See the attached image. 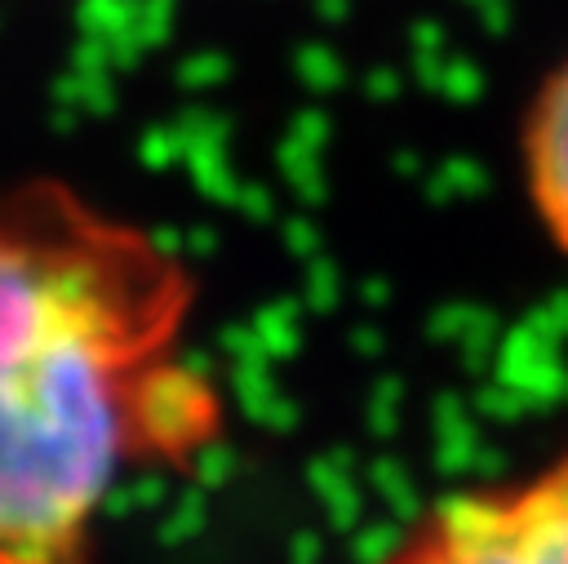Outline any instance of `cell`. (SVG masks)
I'll return each instance as SVG.
<instances>
[{"label": "cell", "mask_w": 568, "mask_h": 564, "mask_svg": "<svg viewBox=\"0 0 568 564\" xmlns=\"http://www.w3.org/2000/svg\"><path fill=\"white\" fill-rule=\"evenodd\" d=\"M195 298L155 231L58 178H0V564H98L115 489L217 444Z\"/></svg>", "instance_id": "obj_1"}, {"label": "cell", "mask_w": 568, "mask_h": 564, "mask_svg": "<svg viewBox=\"0 0 568 564\" xmlns=\"http://www.w3.org/2000/svg\"><path fill=\"white\" fill-rule=\"evenodd\" d=\"M368 564H568V449L435 497Z\"/></svg>", "instance_id": "obj_2"}, {"label": "cell", "mask_w": 568, "mask_h": 564, "mask_svg": "<svg viewBox=\"0 0 568 564\" xmlns=\"http://www.w3.org/2000/svg\"><path fill=\"white\" fill-rule=\"evenodd\" d=\"M519 169L541 235L568 258V53L541 75L524 107Z\"/></svg>", "instance_id": "obj_3"}]
</instances>
